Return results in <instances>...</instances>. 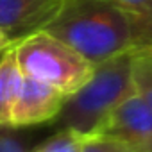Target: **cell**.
I'll list each match as a JSON object with an SVG mask.
<instances>
[{"mask_svg": "<svg viewBox=\"0 0 152 152\" xmlns=\"http://www.w3.org/2000/svg\"><path fill=\"white\" fill-rule=\"evenodd\" d=\"M86 136L88 134H83L72 127H63L34 152H81Z\"/></svg>", "mask_w": 152, "mask_h": 152, "instance_id": "cell-10", "label": "cell"}, {"mask_svg": "<svg viewBox=\"0 0 152 152\" xmlns=\"http://www.w3.org/2000/svg\"><path fill=\"white\" fill-rule=\"evenodd\" d=\"M63 0H0V29L15 41L41 31Z\"/></svg>", "mask_w": 152, "mask_h": 152, "instance_id": "cell-6", "label": "cell"}, {"mask_svg": "<svg viewBox=\"0 0 152 152\" xmlns=\"http://www.w3.org/2000/svg\"><path fill=\"white\" fill-rule=\"evenodd\" d=\"M15 54L23 75L47 83L68 97L81 90L95 72V64L47 31H36L16 41Z\"/></svg>", "mask_w": 152, "mask_h": 152, "instance_id": "cell-3", "label": "cell"}, {"mask_svg": "<svg viewBox=\"0 0 152 152\" xmlns=\"http://www.w3.org/2000/svg\"><path fill=\"white\" fill-rule=\"evenodd\" d=\"M41 31H47L95 66L132 48L125 13L107 0H63Z\"/></svg>", "mask_w": 152, "mask_h": 152, "instance_id": "cell-1", "label": "cell"}, {"mask_svg": "<svg viewBox=\"0 0 152 152\" xmlns=\"http://www.w3.org/2000/svg\"><path fill=\"white\" fill-rule=\"evenodd\" d=\"M7 129L9 127H0V152H25L23 141Z\"/></svg>", "mask_w": 152, "mask_h": 152, "instance_id": "cell-12", "label": "cell"}, {"mask_svg": "<svg viewBox=\"0 0 152 152\" xmlns=\"http://www.w3.org/2000/svg\"><path fill=\"white\" fill-rule=\"evenodd\" d=\"M23 83V73L16 61L15 45L4 50L0 57V127H9L13 120V109Z\"/></svg>", "mask_w": 152, "mask_h": 152, "instance_id": "cell-7", "label": "cell"}, {"mask_svg": "<svg viewBox=\"0 0 152 152\" xmlns=\"http://www.w3.org/2000/svg\"><path fill=\"white\" fill-rule=\"evenodd\" d=\"M16 41L4 31V29H0V52H4V50H7L9 47H13Z\"/></svg>", "mask_w": 152, "mask_h": 152, "instance_id": "cell-14", "label": "cell"}, {"mask_svg": "<svg viewBox=\"0 0 152 152\" xmlns=\"http://www.w3.org/2000/svg\"><path fill=\"white\" fill-rule=\"evenodd\" d=\"M81 152H136V150L116 138L104 134H88Z\"/></svg>", "mask_w": 152, "mask_h": 152, "instance_id": "cell-11", "label": "cell"}, {"mask_svg": "<svg viewBox=\"0 0 152 152\" xmlns=\"http://www.w3.org/2000/svg\"><path fill=\"white\" fill-rule=\"evenodd\" d=\"M107 2H113L115 6L118 7H134V6H141V4H147V2H152V0H107Z\"/></svg>", "mask_w": 152, "mask_h": 152, "instance_id": "cell-13", "label": "cell"}, {"mask_svg": "<svg viewBox=\"0 0 152 152\" xmlns=\"http://www.w3.org/2000/svg\"><path fill=\"white\" fill-rule=\"evenodd\" d=\"M132 54L125 52L95 66L91 79L70 95L57 115V124L83 134H93L100 122L125 99L136 93L131 75Z\"/></svg>", "mask_w": 152, "mask_h": 152, "instance_id": "cell-2", "label": "cell"}, {"mask_svg": "<svg viewBox=\"0 0 152 152\" xmlns=\"http://www.w3.org/2000/svg\"><path fill=\"white\" fill-rule=\"evenodd\" d=\"M131 75L136 93L152 107V52H131Z\"/></svg>", "mask_w": 152, "mask_h": 152, "instance_id": "cell-9", "label": "cell"}, {"mask_svg": "<svg viewBox=\"0 0 152 152\" xmlns=\"http://www.w3.org/2000/svg\"><path fill=\"white\" fill-rule=\"evenodd\" d=\"M68 95L61 90L23 75V83L13 109L11 129L52 122L61 113Z\"/></svg>", "mask_w": 152, "mask_h": 152, "instance_id": "cell-5", "label": "cell"}, {"mask_svg": "<svg viewBox=\"0 0 152 152\" xmlns=\"http://www.w3.org/2000/svg\"><path fill=\"white\" fill-rule=\"evenodd\" d=\"M122 11L125 13L131 29V52H152V2L124 7Z\"/></svg>", "mask_w": 152, "mask_h": 152, "instance_id": "cell-8", "label": "cell"}, {"mask_svg": "<svg viewBox=\"0 0 152 152\" xmlns=\"http://www.w3.org/2000/svg\"><path fill=\"white\" fill-rule=\"evenodd\" d=\"M93 134L116 138L136 152H152V107L134 93L118 104Z\"/></svg>", "mask_w": 152, "mask_h": 152, "instance_id": "cell-4", "label": "cell"}]
</instances>
